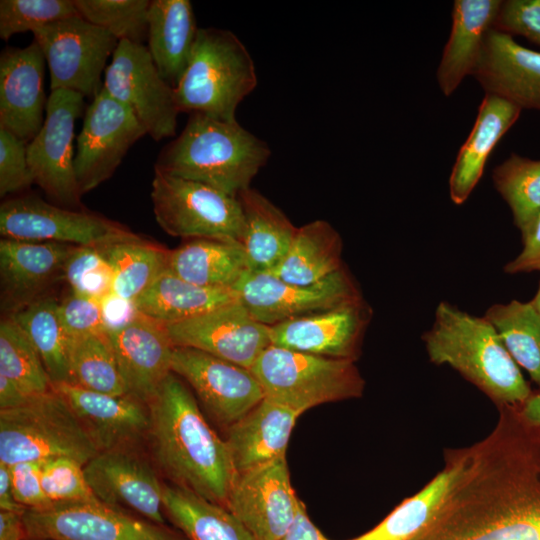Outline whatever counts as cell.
<instances>
[{
    "label": "cell",
    "mask_w": 540,
    "mask_h": 540,
    "mask_svg": "<svg viewBox=\"0 0 540 540\" xmlns=\"http://www.w3.org/2000/svg\"><path fill=\"white\" fill-rule=\"evenodd\" d=\"M299 416L296 411L265 397L227 428L224 440L236 474L286 457Z\"/></svg>",
    "instance_id": "26"
},
{
    "label": "cell",
    "mask_w": 540,
    "mask_h": 540,
    "mask_svg": "<svg viewBox=\"0 0 540 540\" xmlns=\"http://www.w3.org/2000/svg\"><path fill=\"white\" fill-rule=\"evenodd\" d=\"M98 453L70 405L52 388L0 410V464L67 457L85 466Z\"/></svg>",
    "instance_id": "6"
},
{
    "label": "cell",
    "mask_w": 540,
    "mask_h": 540,
    "mask_svg": "<svg viewBox=\"0 0 540 540\" xmlns=\"http://www.w3.org/2000/svg\"><path fill=\"white\" fill-rule=\"evenodd\" d=\"M522 250L503 268L508 274L540 271V215L521 235Z\"/></svg>",
    "instance_id": "50"
},
{
    "label": "cell",
    "mask_w": 540,
    "mask_h": 540,
    "mask_svg": "<svg viewBox=\"0 0 540 540\" xmlns=\"http://www.w3.org/2000/svg\"><path fill=\"white\" fill-rule=\"evenodd\" d=\"M238 299L233 289L198 286L166 270L135 300V305L141 314L169 325Z\"/></svg>",
    "instance_id": "32"
},
{
    "label": "cell",
    "mask_w": 540,
    "mask_h": 540,
    "mask_svg": "<svg viewBox=\"0 0 540 540\" xmlns=\"http://www.w3.org/2000/svg\"><path fill=\"white\" fill-rule=\"evenodd\" d=\"M71 291L98 300L112 293L113 273L96 246H75L64 267Z\"/></svg>",
    "instance_id": "44"
},
{
    "label": "cell",
    "mask_w": 540,
    "mask_h": 540,
    "mask_svg": "<svg viewBox=\"0 0 540 540\" xmlns=\"http://www.w3.org/2000/svg\"><path fill=\"white\" fill-rule=\"evenodd\" d=\"M96 247L112 270V293L130 301L168 269L170 251L128 229Z\"/></svg>",
    "instance_id": "33"
},
{
    "label": "cell",
    "mask_w": 540,
    "mask_h": 540,
    "mask_svg": "<svg viewBox=\"0 0 540 540\" xmlns=\"http://www.w3.org/2000/svg\"><path fill=\"white\" fill-rule=\"evenodd\" d=\"M34 40L50 72V90H71L94 97L103 86L102 74L119 40L80 15L34 30Z\"/></svg>",
    "instance_id": "10"
},
{
    "label": "cell",
    "mask_w": 540,
    "mask_h": 540,
    "mask_svg": "<svg viewBox=\"0 0 540 540\" xmlns=\"http://www.w3.org/2000/svg\"><path fill=\"white\" fill-rule=\"evenodd\" d=\"M24 511L0 510V540H24Z\"/></svg>",
    "instance_id": "53"
},
{
    "label": "cell",
    "mask_w": 540,
    "mask_h": 540,
    "mask_svg": "<svg viewBox=\"0 0 540 540\" xmlns=\"http://www.w3.org/2000/svg\"><path fill=\"white\" fill-rule=\"evenodd\" d=\"M492 181L522 235L540 215V160L511 153L493 169Z\"/></svg>",
    "instance_id": "40"
},
{
    "label": "cell",
    "mask_w": 540,
    "mask_h": 540,
    "mask_svg": "<svg viewBox=\"0 0 540 540\" xmlns=\"http://www.w3.org/2000/svg\"><path fill=\"white\" fill-rule=\"evenodd\" d=\"M422 341L432 363L452 367L497 408L522 406L532 394L496 329L484 316L441 301Z\"/></svg>",
    "instance_id": "3"
},
{
    "label": "cell",
    "mask_w": 540,
    "mask_h": 540,
    "mask_svg": "<svg viewBox=\"0 0 540 540\" xmlns=\"http://www.w3.org/2000/svg\"><path fill=\"white\" fill-rule=\"evenodd\" d=\"M493 28L540 47V0L502 1Z\"/></svg>",
    "instance_id": "48"
},
{
    "label": "cell",
    "mask_w": 540,
    "mask_h": 540,
    "mask_svg": "<svg viewBox=\"0 0 540 540\" xmlns=\"http://www.w3.org/2000/svg\"><path fill=\"white\" fill-rule=\"evenodd\" d=\"M163 510L189 540H256L227 508L164 482Z\"/></svg>",
    "instance_id": "35"
},
{
    "label": "cell",
    "mask_w": 540,
    "mask_h": 540,
    "mask_svg": "<svg viewBox=\"0 0 540 540\" xmlns=\"http://www.w3.org/2000/svg\"><path fill=\"white\" fill-rule=\"evenodd\" d=\"M31 396L26 395L11 379L0 374V410L24 404Z\"/></svg>",
    "instance_id": "54"
},
{
    "label": "cell",
    "mask_w": 540,
    "mask_h": 540,
    "mask_svg": "<svg viewBox=\"0 0 540 540\" xmlns=\"http://www.w3.org/2000/svg\"><path fill=\"white\" fill-rule=\"evenodd\" d=\"M444 468L427 485L404 499L378 525L351 540H409L435 516L458 472L454 448L444 451Z\"/></svg>",
    "instance_id": "36"
},
{
    "label": "cell",
    "mask_w": 540,
    "mask_h": 540,
    "mask_svg": "<svg viewBox=\"0 0 540 540\" xmlns=\"http://www.w3.org/2000/svg\"><path fill=\"white\" fill-rule=\"evenodd\" d=\"M530 303H531L533 309L535 310V312L540 317V282H539L537 292H536L534 298L530 301Z\"/></svg>",
    "instance_id": "57"
},
{
    "label": "cell",
    "mask_w": 540,
    "mask_h": 540,
    "mask_svg": "<svg viewBox=\"0 0 540 540\" xmlns=\"http://www.w3.org/2000/svg\"><path fill=\"white\" fill-rule=\"evenodd\" d=\"M51 387L70 405L99 452L139 446L147 439L148 405L131 395L94 392L68 382Z\"/></svg>",
    "instance_id": "22"
},
{
    "label": "cell",
    "mask_w": 540,
    "mask_h": 540,
    "mask_svg": "<svg viewBox=\"0 0 540 540\" xmlns=\"http://www.w3.org/2000/svg\"><path fill=\"white\" fill-rule=\"evenodd\" d=\"M41 484L50 503L99 500L87 483L84 466L67 457L41 461Z\"/></svg>",
    "instance_id": "45"
},
{
    "label": "cell",
    "mask_w": 540,
    "mask_h": 540,
    "mask_svg": "<svg viewBox=\"0 0 540 540\" xmlns=\"http://www.w3.org/2000/svg\"><path fill=\"white\" fill-rule=\"evenodd\" d=\"M165 326L175 347L194 348L248 369L271 345L269 326L239 299Z\"/></svg>",
    "instance_id": "18"
},
{
    "label": "cell",
    "mask_w": 540,
    "mask_h": 540,
    "mask_svg": "<svg viewBox=\"0 0 540 540\" xmlns=\"http://www.w3.org/2000/svg\"><path fill=\"white\" fill-rule=\"evenodd\" d=\"M237 197L244 217L241 244L249 269L273 272L286 256L298 227L268 198L251 187Z\"/></svg>",
    "instance_id": "30"
},
{
    "label": "cell",
    "mask_w": 540,
    "mask_h": 540,
    "mask_svg": "<svg viewBox=\"0 0 540 540\" xmlns=\"http://www.w3.org/2000/svg\"><path fill=\"white\" fill-rule=\"evenodd\" d=\"M270 156L268 144L237 120L193 114L180 135L159 153L155 170L237 197Z\"/></svg>",
    "instance_id": "4"
},
{
    "label": "cell",
    "mask_w": 540,
    "mask_h": 540,
    "mask_svg": "<svg viewBox=\"0 0 540 540\" xmlns=\"http://www.w3.org/2000/svg\"><path fill=\"white\" fill-rule=\"evenodd\" d=\"M58 312L69 339L107 331L98 299L71 291L59 301Z\"/></svg>",
    "instance_id": "47"
},
{
    "label": "cell",
    "mask_w": 540,
    "mask_h": 540,
    "mask_svg": "<svg viewBox=\"0 0 540 540\" xmlns=\"http://www.w3.org/2000/svg\"><path fill=\"white\" fill-rule=\"evenodd\" d=\"M68 383L121 396L127 394L107 331L70 339Z\"/></svg>",
    "instance_id": "39"
},
{
    "label": "cell",
    "mask_w": 540,
    "mask_h": 540,
    "mask_svg": "<svg viewBox=\"0 0 540 540\" xmlns=\"http://www.w3.org/2000/svg\"><path fill=\"white\" fill-rule=\"evenodd\" d=\"M265 397L300 415L323 403L361 397L365 380L355 361L270 345L250 368Z\"/></svg>",
    "instance_id": "7"
},
{
    "label": "cell",
    "mask_w": 540,
    "mask_h": 540,
    "mask_svg": "<svg viewBox=\"0 0 540 540\" xmlns=\"http://www.w3.org/2000/svg\"><path fill=\"white\" fill-rule=\"evenodd\" d=\"M59 301L44 296L10 315L25 332L52 383L69 382L70 339L61 323Z\"/></svg>",
    "instance_id": "37"
},
{
    "label": "cell",
    "mask_w": 540,
    "mask_h": 540,
    "mask_svg": "<svg viewBox=\"0 0 540 540\" xmlns=\"http://www.w3.org/2000/svg\"><path fill=\"white\" fill-rule=\"evenodd\" d=\"M16 501L25 508L51 504L41 484V461H26L9 466Z\"/></svg>",
    "instance_id": "49"
},
{
    "label": "cell",
    "mask_w": 540,
    "mask_h": 540,
    "mask_svg": "<svg viewBox=\"0 0 540 540\" xmlns=\"http://www.w3.org/2000/svg\"><path fill=\"white\" fill-rule=\"evenodd\" d=\"M342 250L338 231L325 220H314L297 228L283 261L269 273L287 283L311 285L343 268Z\"/></svg>",
    "instance_id": "34"
},
{
    "label": "cell",
    "mask_w": 540,
    "mask_h": 540,
    "mask_svg": "<svg viewBox=\"0 0 540 540\" xmlns=\"http://www.w3.org/2000/svg\"><path fill=\"white\" fill-rule=\"evenodd\" d=\"M45 63L35 40L24 48H6L0 56V128L27 144L45 120Z\"/></svg>",
    "instance_id": "21"
},
{
    "label": "cell",
    "mask_w": 540,
    "mask_h": 540,
    "mask_svg": "<svg viewBox=\"0 0 540 540\" xmlns=\"http://www.w3.org/2000/svg\"><path fill=\"white\" fill-rule=\"evenodd\" d=\"M257 85L254 61L231 31L199 28L187 67L174 87L180 112L234 121Z\"/></svg>",
    "instance_id": "5"
},
{
    "label": "cell",
    "mask_w": 540,
    "mask_h": 540,
    "mask_svg": "<svg viewBox=\"0 0 540 540\" xmlns=\"http://www.w3.org/2000/svg\"><path fill=\"white\" fill-rule=\"evenodd\" d=\"M107 331L118 330L131 322L139 313L135 302L110 293L100 300Z\"/></svg>",
    "instance_id": "51"
},
{
    "label": "cell",
    "mask_w": 540,
    "mask_h": 540,
    "mask_svg": "<svg viewBox=\"0 0 540 540\" xmlns=\"http://www.w3.org/2000/svg\"><path fill=\"white\" fill-rule=\"evenodd\" d=\"M78 14L119 41L147 39L150 0H74Z\"/></svg>",
    "instance_id": "42"
},
{
    "label": "cell",
    "mask_w": 540,
    "mask_h": 540,
    "mask_svg": "<svg viewBox=\"0 0 540 540\" xmlns=\"http://www.w3.org/2000/svg\"><path fill=\"white\" fill-rule=\"evenodd\" d=\"M521 409L529 421L540 427V392L532 393Z\"/></svg>",
    "instance_id": "56"
},
{
    "label": "cell",
    "mask_w": 540,
    "mask_h": 540,
    "mask_svg": "<svg viewBox=\"0 0 540 540\" xmlns=\"http://www.w3.org/2000/svg\"><path fill=\"white\" fill-rule=\"evenodd\" d=\"M484 317L496 329L515 363L524 368L540 388V317L530 301L493 304Z\"/></svg>",
    "instance_id": "38"
},
{
    "label": "cell",
    "mask_w": 540,
    "mask_h": 540,
    "mask_svg": "<svg viewBox=\"0 0 540 540\" xmlns=\"http://www.w3.org/2000/svg\"><path fill=\"white\" fill-rule=\"evenodd\" d=\"M25 509L15 499L9 466L0 464V510L24 511Z\"/></svg>",
    "instance_id": "55"
},
{
    "label": "cell",
    "mask_w": 540,
    "mask_h": 540,
    "mask_svg": "<svg viewBox=\"0 0 540 540\" xmlns=\"http://www.w3.org/2000/svg\"><path fill=\"white\" fill-rule=\"evenodd\" d=\"M278 540H330L314 525L307 514L306 507L301 501L296 517L286 531Z\"/></svg>",
    "instance_id": "52"
},
{
    "label": "cell",
    "mask_w": 540,
    "mask_h": 540,
    "mask_svg": "<svg viewBox=\"0 0 540 540\" xmlns=\"http://www.w3.org/2000/svg\"><path fill=\"white\" fill-rule=\"evenodd\" d=\"M498 411L487 437L454 449L455 480L409 540H540V427L520 406Z\"/></svg>",
    "instance_id": "1"
},
{
    "label": "cell",
    "mask_w": 540,
    "mask_h": 540,
    "mask_svg": "<svg viewBox=\"0 0 540 540\" xmlns=\"http://www.w3.org/2000/svg\"><path fill=\"white\" fill-rule=\"evenodd\" d=\"M189 0H152L147 48L160 75L173 87L182 77L197 37Z\"/></svg>",
    "instance_id": "29"
},
{
    "label": "cell",
    "mask_w": 540,
    "mask_h": 540,
    "mask_svg": "<svg viewBox=\"0 0 540 540\" xmlns=\"http://www.w3.org/2000/svg\"><path fill=\"white\" fill-rule=\"evenodd\" d=\"M33 184L27 161V143L0 128V196L25 190Z\"/></svg>",
    "instance_id": "46"
},
{
    "label": "cell",
    "mask_w": 540,
    "mask_h": 540,
    "mask_svg": "<svg viewBox=\"0 0 540 540\" xmlns=\"http://www.w3.org/2000/svg\"><path fill=\"white\" fill-rule=\"evenodd\" d=\"M471 76L485 93L521 110L540 111V52L520 45L513 36L491 28Z\"/></svg>",
    "instance_id": "25"
},
{
    "label": "cell",
    "mask_w": 540,
    "mask_h": 540,
    "mask_svg": "<svg viewBox=\"0 0 540 540\" xmlns=\"http://www.w3.org/2000/svg\"><path fill=\"white\" fill-rule=\"evenodd\" d=\"M102 88L125 105L154 140L175 135L180 113L175 90L158 72L147 46L120 40Z\"/></svg>",
    "instance_id": "11"
},
{
    "label": "cell",
    "mask_w": 540,
    "mask_h": 540,
    "mask_svg": "<svg viewBox=\"0 0 540 540\" xmlns=\"http://www.w3.org/2000/svg\"><path fill=\"white\" fill-rule=\"evenodd\" d=\"M521 111L513 103L485 93L449 176V196L455 205H462L469 198L483 175L490 153L519 119Z\"/></svg>",
    "instance_id": "27"
},
{
    "label": "cell",
    "mask_w": 540,
    "mask_h": 540,
    "mask_svg": "<svg viewBox=\"0 0 540 540\" xmlns=\"http://www.w3.org/2000/svg\"><path fill=\"white\" fill-rule=\"evenodd\" d=\"M171 370L193 388L225 430L265 398L250 369L194 348L174 347Z\"/></svg>",
    "instance_id": "16"
},
{
    "label": "cell",
    "mask_w": 540,
    "mask_h": 540,
    "mask_svg": "<svg viewBox=\"0 0 540 540\" xmlns=\"http://www.w3.org/2000/svg\"><path fill=\"white\" fill-rule=\"evenodd\" d=\"M24 540H189L180 530L100 500L26 508Z\"/></svg>",
    "instance_id": "9"
},
{
    "label": "cell",
    "mask_w": 540,
    "mask_h": 540,
    "mask_svg": "<svg viewBox=\"0 0 540 540\" xmlns=\"http://www.w3.org/2000/svg\"><path fill=\"white\" fill-rule=\"evenodd\" d=\"M76 15L74 0H1L0 38L8 40Z\"/></svg>",
    "instance_id": "43"
},
{
    "label": "cell",
    "mask_w": 540,
    "mask_h": 540,
    "mask_svg": "<svg viewBox=\"0 0 540 540\" xmlns=\"http://www.w3.org/2000/svg\"><path fill=\"white\" fill-rule=\"evenodd\" d=\"M167 270L198 286L233 290L250 271L240 241L208 238L170 251Z\"/></svg>",
    "instance_id": "31"
},
{
    "label": "cell",
    "mask_w": 540,
    "mask_h": 540,
    "mask_svg": "<svg viewBox=\"0 0 540 540\" xmlns=\"http://www.w3.org/2000/svg\"><path fill=\"white\" fill-rule=\"evenodd\" d=\"M300 502L284 457L236 474L226 508L256 540H278L293 523Z\"/></svg>",
    "instance_id": "19"
},
{
    "label": "cell",
    "mask_w": 540,
    "mask_h": 540,
    "mask_svg": "<svg viewBox=\"0 0 540 540\" xmlns=\"http://www.w3.org/2000/svg\"><path fill=\"white\" fill-rule=\"evenodd\" d=\"M157 471L139 446L101 451L84 466L87 483L101 502L166 524Z\"/></svg>",
    "instance_id": "17"
},
{
    "label": "cell",
    "mask_w": 540,
    "mask_h": 540,
    "mask_svg": "<svg viewBox=\"0 0 540 540\" xmlns=\"http://www.w3.org/2000/svg\"><path fill=\"white\" fill-rule=\"evenodd\" d=\"M84 96L71 90L51 91L45 120L27 144V161L33 184L61 207L81 208V193L74 170V129L83 113Z\"/></svg>",
    "instance_id": "12"
},
{
    "label": "cell",
    "mask_w": 540,
    "mask_h": 540,
    "mask_svg": "<svg viewBox=\"0 0 540 540\" xmlns=\"http://www.w3.org/2000/svg\"><path fill=\"white\" fill-rule=\"evenodd\" d=\"M234 290L251 315L267 326L363 298L345 268L311 285H295L269 272L249 271Z\"/></svg>",
    "instance_id": "13"
},
{
    "label": "cell",
    "mask_w": 540,
    "mask_h": 540,
    "mask_svg": "<svg viewBox=\"0 0 540 540\" xmlns=\"http://www.w3.org/2000/svg\"><path fill=\"white\" fill-rule=\"evenodd\" d=\"M151 199L156 222L173 237L242 240L244 217L238 197L155 170Z\"/></svg>",
    "instance_id": "8"
},
{
    "label": "cell",
    "mask_w": 540,
    "mask_h": 540,
    "mask_svg": "<svg viewBox=\"0 0 540 540\" xmlns=\"http://www.w3.org/2000/svg\"><path fill=\"white\" fill-rule=\"evenodd\" d=\"M127 394L148 404L172 372L174 345L166 326L141 314L107 331Z\"/></svg>",
    "instance_id": "24"
},
{
    "label": "cell",
    "mask_w": 540,
    "mask_h": 540,
    "mask_svg": "<svg viewBox=\"0 0 540 540\" xmlns=\"http://www.w3.org/2000/svg\"><path fill=\"white\" fill-rule=\"evenodd\" d=\"M145 134L132 112L102 88L85 110L76 138L74 170L81 195L108 180Z\"/></svg>",
    "instance_id": "14"
},
{
    "label": "cell",
    "mask_w": 540,
    "mask_h": 540,
    "mask_svg": "<svg viewBox=\"0 0 540 540\" xmlns=\"http://www.w3.org/2000/svg\"><path fill=\"white\" fill-rule=\"evenodd\" d=\"M126 229L101 215L53 205L36 195L9 198L0 205L2 238L98 246Z\"/></svg>",
    "instance_id": "15"
},
{
    "label": "cell",
    "mask_w": 540,
    "mask_h": 540,
    "mask_svg": "<svg viewBox=\"0 0 540 540\" xmlns=\"http://www.w3.org/2000/svg\"><path fill=\"white\" fill-rule=\"evenodd\" d=\"M150 458L171 484L226 508L235 481L228 447L171 372L147 404Z\"/></svg>",
    "instance_id": "2"
},
{
    "label": "cell",
    "mask_w": 540,
    "mask_h": 540,
    "mask_svg": "<svg viewBox=\"0 0 540 540\" xmlns=\"http://www.w3.org/2000/svg\"><path fill=\"white\" fill-rule=\"evenodd\" d=\"M372 309L362 298L269 326L271 345L356 361Z\"/></svg>",
    "instance_id": "20"
},
{
    "label": "cell",
    "mask_w": 540,
    "mask_h": 540,
    "mask_svg": "<svg viewBox=\"0 0 540 540\" xmlns=\"http://www.w3.org/2000/svg\"><path fill=\"white\" fill-rule=\"evenodd\" d=\"M502 0H455L452 25L437 68L438 86L452 95L472 75L484 38L493 28Z\"/></svg>",
    "instance_id": "28"
},
{
    "label": "cell",
    "mask_w": 540,
    "mask_h": 540,
    "mask_svg": "<svg viewBox=\"0 0 540 540\" xmlns=\"http://www.w3.org/2000/svg\"><path fill=\"white\" fill-rule=\"evenodd\" d=\"M0 374L28 396L51 390V379L35 347L11 317L0 323Z\"/></svg>",
    "instance_id": "41"
},
{
    "label": "cell",
    "mask_w": 540,
    "mask_h": 540,
    "mask_svg": "<svg viewBox=\"0 0 540 540\" xmlns=\"http://www.w3.org/2000/svg\"><path fill=\"white\" fill-rule=\"evenodd\" d=\"M75 245L0 240L1 307L10 315L44 297L64 278L65 263Z\"/></svg>",
    "instance_id": "23"
}]
</instances>
